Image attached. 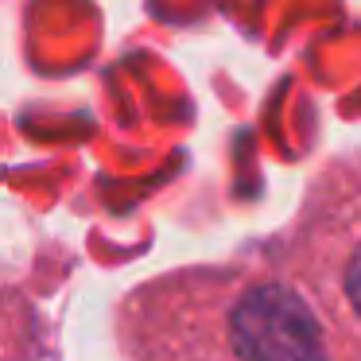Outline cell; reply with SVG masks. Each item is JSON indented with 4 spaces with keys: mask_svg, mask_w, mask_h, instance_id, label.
Instances as JSON below:
<instances>
[{
    "mask_svg": "<svg viewBox=\"0 0 361 361\" xmlns=\"http://www.w3.org/2000/svg\"><path fill=\"white\" fill-rule=\"evenodd\" d=\"M233 345L245 361H322L319 322L288 288H257L233 311Z\"/></svg>",
    "mask_w": 361,
    "mask_h": 361,
    "instance_id": "obj_1",
    "label": "cell"
},
{
    "mask_svg": "<svg viewBox=\"0 0 361 361\" xmlns=\"http://www.w3.org/2000/svg\"><path fill=\"white\" fill-rule=\"evenodd\" d=\"M345 288H350L353 307H357V314H361V249L353 252V264H350V276H345Z\"/></svg>",
    "mask_w": 361,
    "mask_h": 361,
    "instance_id": "obj_2",
    "label": "cell"
}]
</instances>
